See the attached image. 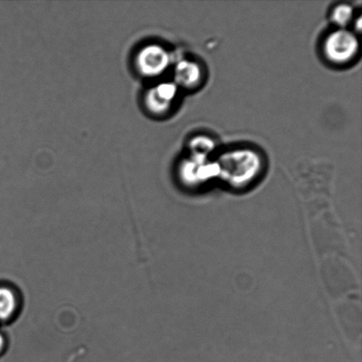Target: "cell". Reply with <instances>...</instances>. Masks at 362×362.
Listing matches in <instances>:
<instances>
[{"mask_svg":"<svg viewBox=\"0 0 362 362\" xmlns=\"http://www.w3.org/2000/svg\"><path fill=\"white\" fill-rule=\"evenodd\" d=\"M171 65V55L162 45L148 44L137 49L134 66L138 74L147 79L161 76Z\"/></svg>","mask_w":362,"mask_h":362,"instance_id":"2","label":"cell"},{"mask_svg":"<svg viewBox=\"0 0 362 362\" xmlns=\"http://www.w3.org/2000/svg\"><path fill=\"white\" fill-rule=\"evenodd\" d=\"M4 344H5V340H4L3 336L0 334V352L3 349Z\"/></svg>","mask_w":362,"mask_h":362,"instance_id":"10","label":"cell"},{"mask_svg":"<svg viewBox=\"0 0 362 362\" xmlns=\"http://www.w3.org/2000/svg\"><path fill=\"white\" fill-rule=\"evenodd\" d=\"M215 148L214 141L206 136H195L189 143L191 155L197 157L208 158V156L215 151Z\"/></svg>","mask_w":362,"mask_h":362,"instance_id":"8","label":"cell"},{"mask_svg":"<svg viewBox=\"0 0 362 362\" xmlns=\"http://www.w3.org/2000/svg\"><path fill=\"white\" fill-rule=\"evenodd\" d=\"M202 80V70L197 63L190 60H181L175 69V83L177 86L193 88L198 86Z\"/></svg>","mask_w":362,"mask_h":362,"instance_id":"6","label":"cell"},{"mask_svg":"<svg viewBox=\"0 0 362 362\" xmlns=\"http://www.w3.org/2000/svg\"><path fill=\"white\" fill-rule=\"evenodd\" d=\"M218 164L220 179L230 186L241 187L257 178L262 171L260 155L250 148H237L219 156Z\"/></svg>","mask_w":362,"mask_h":362,"instance_id":"1","label":"cell"},{"mask_svg":"<svg viewBox=\"0 0 362 362\" xmlns=\"http://www.w3.org/2000/svg\"><path fill=\"white\" fill-rule=\"evenodd\" d=\"M16 294L7 287H0V321L9 319L16 310Z\"/></svg>","mask_w":362,"mask_h":362,"instance_id":"7","label":"cell"},{"mask_svg":"<svg viewBox=\"0 0 362 362\" xmlns=\"http://www.w3.org/2000/svg\"><path fill=\"white\" fill-rule=\"evenodd\" d=\"M359 49L356 35L346 28H339L332 32L324 44L326 59L338 65L350 62L357 55Z\"/></svg>","mask_w":362,"mask_h":362,"instance_id":"3","label":"cell"},{"mask_svg":"<svg viewBox=\"0 0 362 362\" xmlns=\"http://www.w3.org/2000/svg\"><path fill=\"white\" fill-rule=\"evenodd\" d=\"M219 170L216 162L208 160L207 158L190 156L189 158L181 162L179 175L187 185H198L218 177Z\"/></svg>","mask_w":362,"mask_h":362,"instance_id":"5","label":"cell"},{"mask_svg":"<svg viewBox=\"0 0 362 362\" xmlns=\"http://www.w3.org/2000/svg\"><path fill=\"white\" fill-rule=\"evenodd\" d=\"M361 23H362L361 18L359 17V18H358V21H357V30L359 31L361 30Z\"/></svg>","mask_w":362,"mask_h":362,"instance_id":"11","label":"cell"},{"mask_svg":"<svg viewBox=\"0 0 362 362\" xmlns=\"http://www.w3.org/2000/svg\"><path fill=\"white\" fill-rule=\"evenodd\" d=\"M179 93V87L173 81H162L145 92L144 104L151 115L162 116L171 111Z\"/></svg>","mask_w":362,"mask_h":362,"instance_id":"4","label":"cell"},{"mask_svg":"<svg viewBox=\"0 0 362 362\" xmlns=\"http://www.w3.org/2000/svg\"><path fill=\"white\" fill-rule=\"evenodd\" d=\"M354 18V8L347 4H341L332 11V20L339 28H346Z\"/></svg>","mask_w":362,"mask_h":362,"instance_id":"9","label":"cell"}]
</instances>
